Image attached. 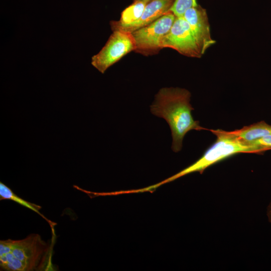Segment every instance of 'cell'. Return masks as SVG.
Wrapping results in <instances>:
<instances>
[{"label": "cell", "instance_id": "cell-1", "mask_svg": "<svg viewBox=\"0 0 271 271\" xmlns=\"http://www.w3.org/2000/svg\"><path fill=\"white\" fill-rule=\"evenodd\" d=\"M190 97V92L185 89L164 87L156 94L150 106L153 114L164 118L168 123L172 137V149L174 152L181 151L183 139L189 131L207 129L194 119Z\"/></svg>", "mask_w": 271, "mask_h": 271}, {"label": "cell", "instance_id": "cell-2", "mask_svg": "<svg viewBox=\"0 0 271 271\" xmlns=\"http://www.w3.org/2000/svg\"><path fill=\"white\" fill-rule=\"evenodd\" d=\"M51 245L38 234L19 240L0 241V266L7 271H34L50 269Z\"/></svg>", "mask_w": 271, "mask_h": 271}, {"label": "cell", "instance_id": "cell-3", "mask_svg": "<svg viewBox=\"0 0 271 271\" xmlns=\"http://www.w3.org/2000/svg\"><path fill=\"white\" fill-rule=\"evenodd\" d=\"M215 135V142L195 162L161 182L149 186L153 191L159 186L172 182L185 175L194 173H202L208 167L235 154L241 153H261L266 150L258 145L242 141L231 131L222 129H209Z\"/></svg>", "mask_w": 271, "mask_h": 271}, {"label": "cell", "instance_id": "cell-4", "mask_svg": "<svg viewBox=\"0 0 271 271\" xmlns=\"http://www.w3.org/2000/svg\"><path fill=\"white\" fill-rule=\"evenodd\" d=\"M176 16L169 11L159 19L131 33L134 40V51L143 55H152L162 49V41L170 31Z\"/></svg>", "mask_w": 271, "mask_h": 271}, {"label": "cell", "instance_id": "cell-5", "mask_svg": "<svg viewBox=\"0 0 271 271\" xmlns=\"http://www.w3.org/2000/svg\"><path fill=\"white\" fill-rule=\"evenodd\" d=\"M112 32L103 47L91 58V65L101 73L136 48L131 33L120 29Z\"/></svg>", "mask_w": 271, "mask_h": 271}, {"label": "cell", "instance_id": "cell-6", "mask_svg": "<svg viewBox=\"0 0 271 271\" xmlns=\"http://www.w3.org/2000/svg\"><path fill=\"white\" fill-rule=\"evenodd\" d=\"M162 49L170 48L189 57L200 58L203 55L191 30L183 16L176 17L168 33L162 41Z\"/></svg>", "mask_w": 271, "mask_h": 271}, {"label": "cell", "instance_id": "cell-7", "mask_svg": "<svg viewBox=\"0 0 271 271\" xmlns=\"http://www.w3.org/2000/svg\"><path fill=\"white\" fill-rule=\"evenodd\" d=\"M183 17L188 22L202 53L215 43L210 33V25L206 10L198 5L187 9Z\"/></svg>", "mask_w": 271, "mask_h": 271}, {"label": "cell", "instance_id": "cell-8", "mask_svg": "<svg viewBox=\"0 0 271 271\" xmlns=\"http://www.w3.org/2000/svg\"><path fill=\"white\" fill-rule=\"evenodd\" d=\"M175 0H151L147 5L141 18L127 26L112 29H120L132 33L154 22L169 11Z\"/></svg>", "mask_w": 271, "mask_h": 271}, {"label": "cell", "instance_id": "cell-9", "mask_svg": "<svg viewBox=\"0 0 271 271\" xmlns=\"http://www.w3.org/2000/svg\"><path fill=\"white\" fill-rule=\"evenodd\" d=\"M151 0H136L121 13L119 20L111 21V30L127 26L139 20L142 17L148 3Z\"/></svg>", "mask_w": 271, "mask_h": 271}, {"label": "cell", "instance_id": "cell-10", "mask_svg": "<svg viewBox=\"0 0 271 271\" xmlns=\"http://www.w3.org/2000/svg\"><path fill=\"white\" fill-rule=\"evenodd\" d=\"M231 131L242 141L251 143L263 137L271 135V125L261 121Z\"/></svg>", "mask_w": 271, "mask_h": 271}, {"label": "cell", "instance_id": "cell-11", "mask_svg": "<svg viewBox=\"0 0 271 271\" xmlns=\"http://www.w3.org/2000/svg\"><path fill=\"white\" fill-rule=\"evenodd\" d=\"M0 200H10L13 201L20 205L24 206L38 214L43 219L46 220L50 224L52 228L56 224L55 223L52 222L51 220L47 219L44 215L40 213V210L41 209V206L29 202L25 200L20 198L15 194L13 191L7 185L3 183H0Z\"/></svg>", "mask_w": 271, "mask_h": 271}, {"label": "cell", "instance_id": "cell-12", "mask_svg": "<svg viewBox=\"0 0 271 271\" xmlns=\"http://www.w3.org/2000/svg\"><path fill=\"white\" fill-rule=\"evenodd\" d=\"M198 5L197 0H175L170 11L176 17L183 16L187 9Z\"/></svg>", "mask_w": 271, "mask_h": 271}, {"label": "cell", "instance_id": "cell-13", "mask_svg": "<svg viewBox=\"0 0 271 271\" xmlns=\"http://www.w3.org/2000/svg\"><path fill=\"white\" fill-rule=\"evenodd\" d=\"M251 143L261 146L266 151L271 150V135L263 137Z\"/></svg>", "mask_w": 271, "mask_h": 271}, {"label": "cell", "instance_id": "cell-14", "mask_svg": "<svg viewBox=\"0 0 271 271\" xmlns=\"http://www.w3.org/2000/svg\"><path fill=\"white\" fill-rule=\"evenodd\" d=\"M267 215L269 221L271 223V201L267 208Z\"/></svg>", "mask_w": 271, "mask_h": 271}, {"label": "cell", "instance_id": "cell-15", "mask_svg": "<svg viewBox=\"0 0 271 271\" xmlns=\"http://www.w3.org/2000/svg\"><path fill=\"white\" fill-rule=\"evenodd\" d=\"M136 1V0H133V1Z\"/></svg>", "mask_w": 271, "mask_h": 271}]
</instances>
